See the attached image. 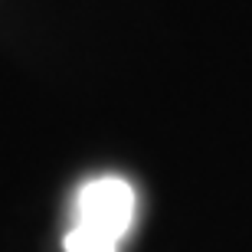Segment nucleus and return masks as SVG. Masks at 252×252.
Wrapping results in <instances>:
<instances>
[{"mask_svg":"<svg viewBox=\"0 0 252 252\" xmlns=\"http://www.w3.org/2000/svg\"><path fill=\"white\" fill-rule=\"evenodd\" d=\"M138 196L125 177L102 174V177L85 180L75 193V223L89 226L95 233H105L122 243L134 223Z\"/></svg>","mask_w":252,"mask_h":252,"instance_id":"1","label":"nucleus"},{"mask_svg":"<svg viewBox=\"0 0 252 252\" xmlns=\"http://www.w3.org/2000/svg\"><path fill=\"white\" fill-rule=\"evenodd\" d=\"M63 249L65 252H118V239H112L105 233H95L89 226L72 223V229L63 239Z\"/></svg>","mask_w":252,"mask_h":252,"instance_id":"2","label":"nucleus"}]
</instances>
